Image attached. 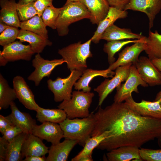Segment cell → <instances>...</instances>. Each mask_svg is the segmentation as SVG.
I'll return each instance as SVG.
<instances>
[{
  "label": "cell",
  "instance_id": "cell-1",
  "mask_svg": "<svg viewBox=\"0 0 161 161\" xmlns=\"http://www.w3.org/2000/svg\"><path fill=\"white\" fill-rule=\"evenodd\" d=\"M95 127L91 137L106 132L107 137L96 148L108 151L120 147L140 148L161 136V119L134 113L125 103L114 102L94 113Z\"/></svg>",
  "mask_w": 161,
  "mask_h": 161
},
{
  "label": "cell",
  "instance_id": "cell-2",
  "mask_svg": "<svg viewBox=\"0 0 161 161\" xmlns=\"http://www.w3.org/2000/svg\"><path fill=\"white\" fill-rule=\"evenodd\" d=\"M95 123L94 113L92 112L86 117L67 118L59 124L65 139L77 140L80 145L83 147L86 140L91 137Z\"/></svg>",
  "mask_w": 161,
  "mask_h": 161
},
{
  "label": "cell",
  "instance_id": "cell-3",
  "mask_svg": "<svg viewBox=\"0 0 161 161\" xmlns=\"http://www.w3.org/2000/svg\"><path fill=\"white\" fill-rule=\"evenodd\" d=\"M91 38L82 44L81 41L59 49L58 53L67 64L70 72L75 70L83 72L87 68L86 60L92 57L90 50Z\"/></svg>",
  "mask_w": 161,
  "mask_h": 161
},
{
  "label": "cell",
  "instance_id": "cell-4",
  "mask_svg": "<svg viewBox=\"0 0 161 161\" xmlns=\"http://www.w3.org/2000/svg\"><path fill=\"white\" fill-rule=\"evenodd\" d=\"M91 15L85 6L80 2L65 4L57 20L56 29L60 36L67 35L72 24L84 18L90 19Z\"/></svg>",
  "mask_w": 161,
  "mask_h": 161
},
{
  "label": "cell",
  "instance_id": "cell-5",
  "mask_svg": "<svg viewBox=\"0 0 161 161\" xmlns=\"http://www.w3.org/2000/svg\"><path fill=\"white\" fill-rule=\"evenodd\" d=\"M94 95L90 92L74 91L70 100L62 101L58 107L65 111L67 118L86 117L90 115L89 109Z\"/></svg>",
  "mask_w": 161,
  "mask_h": 161
},
{
  "label": "cell",
  "instance_id": "cell-6",
  "mask_svg": "<svg viewBox=\"0 0 161 161\" xmlns=\"http://www.w3.org/2000/svg\"><path fill=\"white\" fill-rule=\"evenodd\" d=\"M70 72L66 78L58 77L55 80L49 79L47 81L48 88L53 93L56 102L70 99L73 87L82 74V72L76 70Z\"/></svg>",
  "mask_w": 161,
  "mask_h": 161
},
{
  "label": "cell",
  "instance_id": "cell-7",
  "mask_svg": "<svg viewBox=\"0 0 161 161\" xmlns=\"http://www.w3.org/2000/svg\"><path fill=\"white\" fill-rule=\"evenodd\" d=\"M144 87L148 85L142 79L134 64L131 66L129 76L123 83H121L116 88V92L114 97V102H123L132 96V93H139L138 87Z\"/></svg>",
  "mask_w": 161,
  "mask_h": 161
},
{
  "label": "cell",
  "instance_id": "cell-8",
  "mask_svg": "<svg viewBox=\"0 0 161 161\" xmlns=\"http://www.w3.org/2000/svg\"><path fill=\"white\" fill-rule=\"evenodd\" d=\"M130 63L126 65L117 67L115 74L111 79H106L94 91L97 92L99 96L98 105L100 106L103 101L122 82H125L128 78L131 66Z\"/></svg>",
  "mask_w": 161,
  "mask_h": 161
},
{
  "label": "cell",
  "instance_id": "cell-9",
  "mask_svg": "<svg viewBox=\"0 0 161 161\" xmlns=\"http://www.w3.org/2000/svg\"><path fill=\"white\" fill-rule=\"evenodd\" d=\"M65 62L63 58L51 60L45 59L40 54H37L32 61L35 70L27 78L29 80L33 81L35 86H38L43 78L49 77L57 66Z\"/></svg>",
  "mask_w": 161,
  "mask_h": 161
},
{
  "label": "cell",
  "instance_id": "cell-10",
  "mask_svg": "<svg viewBox=\"0 0 161 161\" xmlns=\"http://www.w3.org/2000/svg\"><path fill=\"white\" fill-rule=\"evenodd\" d=\"M146 38L144 36L132 45L125 48L119 53L117 60L109 65L108 68L113 70L119 66L130 63L135 64L139 59L140 53L145 51Z\"/></svg>",
  "mask_w": 161,
  "mask_h": 161
},
{
  "label": "cell",
  "instance_id": "cell-11",
  "mask_svg": "<svg viewBox=\"0 0 161 161\" xmlns=\"http://www.w3.org/2000/svg\"><path fill=\"white\" fill-rule=\"evenodd\" d=\"M134 65L142 79L148 85L152 86L161 85V73L148 58L141 56Z\"/></svg>",
  "mask_w": 161,
  "mask_h": 161
},
{
  "label": "cell",
  "instance_id": "cell-12",
  "mask_svg": "<svg viewBox=\"0 0 161 161\" xmlns=\"http://www.w3.org/2000/svg\"><path fill=\"white\" fill-rule=\"evenodd\" d=\"M161 100L150 101L142 100L139 103L135 102L132 97L127 98L125 103L136 114L142 116L161 119Z\"/></svg>",
  "mask_w": 161,
  "mask_h": 161
},
{
  "label": "cell",
  "instance_id": "cell-13",
  "mask_svg": "<svg viewBox=\"0 0 161 161\" xmlns=\"http://www.w3.org/2000/svg\"><path fill=\"white\" fill-rule=\"evenodd\" d=\"M131 10L143 12L149 19L150 30L154 25L156 16L161 10V0H130L124 10Z\"/></svg>",
  "mask_w": 161,
  "mask_h": 161
},
{
  "label": "cell",
  "instance_id": "cell-14",
  "mask_svg": "<svg viewBox=\"0 0 161 161\" xmlns=\"http://www.w3.org/2000/svg\"><path fill=\"white\" fill-rule=\"evenodd\" d=\"M13 89L20 102L27 109L36 111L39 106L24 79L21 76H17L13 78Z\"/></svg>",
  "mask_w": 161,
  "mask_h": 161
},
{
  "label": "cell",
  "instance_id": "cell-15",
  "mask_svg": "<svg viewBox=\"0 0 161 161\" xmlns=\"http://www.w3.org/2000/svg\"><path fill=\"white\" fill-rule=\"evenodd\" d=\"M32 134L42 140L50 143L52 145L59 143L64 138L63 131L59 124L50 122H44L39 125L36 124L33 129Z\"/></svg>",
  "mask_w": 161,
  "mask_h": 161
},
{
  "label": "cell",
  "instance_id": "cell-16",
  "mask_svg": "<svg viewBox=\"0 0 161 161\" xmlns=\"http://www.w3.org/2000/svg\"><path fill=\"white\" fill-rule=\"evenodd\" d=\"M1 52L8 62L21 60L29 61L35 53L29 44L24 45L20 41H15L3 47Z\"/></svg>",
  "mask_w": 161,
  "mask_h": 161
},
{
  "label": "cell",
  "instance_id": "cell-17",
  "mask_svg": "<svg viewBox=\"0 0 161 161\" xmlns=\"http://www.w3.org/2000/svg\"><path fill=\"white\" fill-rule=\"evenodd\" d=\"M115 74V72L108 68L101 70L87 68L82 72L81 76L75 83L74 89L77 90L90 92L91 88L89 84L95 77L101 76L106 78H112Z\"/></svg>",
  "mask_w": 161,
  "mask_h": 161
},
{
  "label": "cell",
  "instance_id": "cell-18",
  "mask_svg": "<svg viewBox=\"0 0 161 161\" xmlns=\"http://www.w3.org/2000/svg\"><path fill=\"white\" fill-rule=\"evenodd\" d=\"M49 148L42 140L32 134H28L21 149L23 158L28 156H42L48 153Z\"/></svg>",
  "mask_w": 161,
  "mask_h": 161
},
{
  "label": "cell",
  "instance_id": "cell-19",
  "mask_svg": "<svg viewBox=\"0 0 161 161\" xmlns=\"http://www.w3.org/2000/svg\"><path fill=\"white\" fill-rule=\"evenodd\" d=\"M89 12L91 22L97 25L106 16L110 6L106 0H80Z\"/></svg>",
  "mask_w": 161,
  "mask_h": 161
},
{
  "label": "cell",
  "instance_id": "cell-20",
  "mask_svg": "<svg viewBox=\"0 0 161 161\" xmlns=\"http://www.w3.org/2000/svg\"><path fill=\"white\" fill-rule=\"evenodd\" d=\"M78 143L77 140L65 139L62 142L51 145L46 161H67L71 151Z\"/></svg>",
  "mask_w": 161,
  "mask_h": 161
},
{
  "label": "cell",
  "instance_id": "cell-21",
  "mask_svg": "<svg viewBox=\"0 0 161 161\" xmlns=\"http://www.w3.org/2000/svg\"><path fill=\"white\" fill-rule=\"evenodd\" d=\"M128 15L127 10H121L110 7L108 13L106 17L98 25L96 30L91 38L92 41L95 44L99 42L101 40L103 34L109 27L119 19L124 18Z\"/></svg>",
  "mask_w": 161,
  "mask_h": 161
},
{
  "label": "cell",
  "instance_id": "cell-22",
  "mask_svg": "<svg viewBox=\"0 0 161 161\" xmlns=\"http://www.w3.org/2000/svg\"><path fill=\"white\" fill-rule=\"evenodd\" d=\"M10 107L11 112L10 115L14 126L20 128L24 132L32 134L33 129L36 125L35 120L29 114L20 111L14 102Z\"/></svg>",
  "mask_w": 161,
  "mask_h": 161
},
{
  "label": "cell",
  "instance_id": "cell-23",
  "mask_svg": "<svg viewBox=\"0 0 161 161\" xmlns=\"http://www.w3.org/2000/svg\"><path fill=\"white\" fill-rule=\"evenodd\" d=\"M139 148L135 146H125L113 149L106 154L107 161H142Z\"/></svg>",
  "mask_w": 161,
  "mask_h": 161
},
{
  "label": "cell",
  "instance_id": "cell-24",
  "mask_svg": "<svg viewBox=\"0 0 161 161\" xmlns=\"http://www.w3.org/2000/svg\"><path fill=\"white\" fill-rule=\"evenodd\" d=\"M0 21L18 28L20 21L17 11V3L15 0H0Z\"/></svg>",
  "mask_w": 161,
  "mask_h": 161
},
{
  "label": "cell",
  "instance_id": "cell-25",
  "mask_svg": "<svg viewBox=\"0 0 161 161\" xmlns=\"http://www.w3.org/2000/svg\"><path fill=\"white\" fill-rule=\"evenodd\" d=\"M17 39L21 42L29 43L34 52L40 54L47 46H51L52 42L46 38L31 31L21 29Z\"/></svg>",
  "mask_w": 161,
  "mask_h": 161
},
{
  "label": "cell",
  "instance_id": "cell-26",
  "mask_svg": "<svg viewBox=\"0 0 161 161\" xmlns=\"http://www.w3.org/2000/svg\"><path fill=\"white\" fill-rule=\"evenodd\" d=\"M144 36L141 33H134L129 29L120 28L113 24L105 30L101 36V39L109 41L126 39H139Z\"/></svg>",
  "mask_w": 161,
  "mask_h": 161
},
{
  "label": "cell",
  "instance_id": "cell-27",
  "mask_svg": "<svg viewBox=\"0 0 161 161\" xmlns=\"http://www.w3.org/2000/svg\"><path fill=\"white\" fill-rule=\"evenodd\" d=\"M37 120L41 123L50 122L59 124L67 118L65 111L58 109H46L39 106L36 111Z\"/></svg>",
  "mask_w": 161,
  "mask_h": 161
},
{
  "label": "cell",
  "instance_id": "cell-28",
  "mask_svg": "<svg viewBox=\"0 0 161 161\" xmlns=\"http://www.w3.org/2000/svg\"><path fill=\"white\" fill-rule=\"evenodd\" d=\"M27 134L23 132L8 143L5 161H23L21 149Z\"/></svg>",
  "mask_w": 161,
  "mask_h": 161
},
{
  "label": "cell",
  "instance_id": "cell-29",
  "mask_svg": "<svg viewBox=\"0 0 161 161\" xmlns=\"http://www.w3.org/2000/svg\"><path fill=\"white\" fill-rule=\"evenodd\" d=\"M144 51L151 60L161 58V34L157 30L153 32L149 30L148 36L146 39Z\"/></svg>",
  "mask_w": 161,
  "mask_h": 161
},
{
  "label": "cell",
  "instance_id": "cell-30",
  "mask_svg": "<svg viewBox=\"0 0 161 161\" xmlns=\"http://www.w3.org/2000/svg\"><path fill=\"white\" fill-rule=\"evenodd\" d=\"M46 27L41 16L37 15L27 20L21 21L19 27L21 29L31 31L48 39Z\"/></svg>",
  "mask_w": 161,
  "mask_h": 161
},
{
  "label": "cell",
  "instance_id": "cell-31",
  "mask_svg": "<svg viewBox=\"0 0 161 161\" xmlns=\"http://www.w3.org/2000/svg\"><path fill=\"white\" fill-rule=\"evenodd\" d=\"M16 92L7 80L0 74V109H6L17 99Z\"/></svg>",
  "mask_w": 161,
  "mask_h": 161
},
{
  "label": "cell",
  "instance_id": "cell-32",
  "mask_svg": "<svg viewBox=\"0 0 161 161\" xmlns=\"http://www.w3.org/2000/svg\"><path fill=\"white\" fill-rule=\"evenodd\" d=\"M107 136V134L104 132L99 135L91 137L86 141L83 148L78 154L71 159L72 161H79L82 157L88 156L92 157L93 150L100 144Z\"/></svg>",
  "mask_w": 161,
  "mask_h": 161
},
{
  "label": "cell",
  "instance_id": "cell-33",
  "mask_svg": "<svg viewBox=\"0 0 161 161\" xmlns=\"http://www.w3.org/2000/svg\"><path fill=\"white\" fill-rule=\"evenodd\" d=\"M139 39L129 40L126 41L116 40L108 41L104 45L103 50L108 55V61L109 65L115 61V54L125 45L138 41Z\"/></svg>",
  "mask_w": 161,
  "mask_h": 161
},
{
  "label": "cell",
  "instance_id": "cell-34",
  "mask_svg": "<svg viewBox=\"0 0 161 161\" xmlns=\"http://www.w3.org/2000/svg\"><path fill=\"white\" fill-rule=\"evenodd\" d=\"M61 8H56L53 5L47 7L43 11L41 17L46 25L53 30L56 29V23Z\"/></svg>",
  "mask_w": 161,
  "mask_h": 161
},
{
  "label": "cell",
  "instance_id": "cell-35",
  "mask_svg": "<svg viewBox=\"0 0 161 161\" xmlns=\"http://www.w3.org/2000/svg\"><path fill=\"white\" fill-rule=\"evenodd\" d=\"M17 8L19 19L21 21L27 20L38 15L34 2L22 5L17 4Z\"/></svg>",
  "mask_w": 161,
  "mask_h": 161
},
{
  "label": "cell",
  "instance_id": "cell-36",
  "mask_svg": "<svg viewBox=\"0 0 161 161\" xmlns=\"http://www.w3.org/2000/svg\"><path fill=\"white\" fill-rule=\"evenodd\" d=\"M19 30L18 28L9 26L0 35V45L4 47L15 41Z\"/></svg>",
  "mask_w": 161,
  "mask_h": 161
},
{
  "label": "cell",
  "instance_id": "cell-37",
  "mask_svg": "<svg viewBox=\"0 0 161 161\" xmlns=\"http://www.w3.org/2000/svg\"><path fill=\"white\" fill-rule=\"evenodd\" d=\"M140 154L142 160L146 161H161V148L153 149L145 148L140 149Z\"/></svg>",
  "mask_w": 161,
  "mask_h": 161
},
{
  "label": "cell",
  "instance_id": "cell-38",
  "mask_svg": "<svg viewBox=\"0 0 161 161\" xmlns=\"http://www.w3.org/2000/svg\"><path fill=\"white\" fill-rule=\"evenodd\" d=\"M23 132L19 127L16 126H11L4 131L2 134L3 135L2 137L9 142Z\"/></svg>",
  "mask_w": 161,
  "mask_h": 161
},
{
  "label": "cell",
  "instance_id": "cell-39",
  "mask_svg": "<svg viewBox=\"0 0 161 161\" xmlns=\"http://www.w3.org/2000/svg\"><path fill=\"white\" fill-rule=\"evenodd\" d=\"M53 0H36L34 2V6L38 15L41 16L44 10L48 7L52 5Z\"/></svg>",
  "mask_w": 161,
  "mask_h": 161
},
{
  "label": "cell",
  "instance_id": "cell-40",
  "mask_svg": "<svg viewBox=\"0 0 161 161\" xmlns=\"http://www.w3.org/2000/svg\"><path fill=\"white\" fill-rule=\"evenodd\" d=\"M14 126L10 115L4 116L0 115V132L2 134L8 127Z\"/></svg>",
  "mask_w": 161,
  "mask_h": 161
},
{
  "label": "cell",
  "instance_id": "cell-41",
  "mask_svg": "<svg viewBox=\"0 0 161 161\" xmlns=\"http://www.w3.org/2000/svg\"><path fill=\"white\" fill-rule=\"evenodd\" d=\"M110 7L124 10L130 0H106Z\"/></svg>",
  "mask_w": 161,
  "mask_h": 161
},
{
  "label": "cell",
  "instance_id": "cell-42",
  "mask_svg": "<svg viewBox=\"0 0 161 161\" xmlns=\"http://www.w3.org/2000/svg\"><path fill=\"white\" fill-rule=\"evenodd\" d=\"M8 142L2 137H0V161H5L7 151V145Z\"/></svg>",
  "mask_w": 161,
  "mask_h": 161
},
{
  "label": "cell",
  "instance_id": "cell-43",
  "mask_svg": "<svg viewBox=\"0 0 161 161\" xmlns=\"http://www.w3.org/2000/svg\"><path fill=\"white\" fill-rule=\"evenodd\" d=\"M25 159L23 160L24 161H45L46 157L45 156H28L25 157Z\"/></svg>",
  "mask_w": 161,
  "mask_h": 161
},
{
  "label": "cell",
  "instance_id": "cell-44",
  "mask_svg": "<svg viewBox=\"0 0 161 161\" xmlns=\"http://www.w3.org/2000/svg\"><path fill=\"white\" fill-rule=\"evenodd\" d=\"M152 62L161 73V58H154L151 59Z\"/></svg>",
  "mask_w": 161,
  "mask_h": 161
},
{
  "label": "cell",
  "instance_id": "cell-45",
  "mask_svg": "<svg viewBox=\"0 0 161 161\" xmlns=\"http://www.w3.org/2000/svg\"><path fill=\"white\" fill-rule=\"evenodd\" d=\"M8 62V60L3 55L0 51V66H4Z\"/></svg>",
  "mask_w": 161,
  "mask_h": 161
},
{
  "label": "cell",
  "instance_id": "cell-46",
  "mask_svg": "<svg viewBox=\"0 0 161 161\" xmlns=\"http://www.w3.org/2000/svg\"><path fill=\"white\" fill-rule=\"evenodd\" d=\"M36 0H19L17 4L19 5H22L27 4L31 2H35Z\"/></svg>",
  "mask_w": 161,
  "mask_h": 161
},
{
  "label": "cell",
  "instance_id": "cell-47",
  "mask_svg": "<svg viewBox=\"0 0 161 161\" xmlns=\"http://www.w3.org/2000/svg\"><path fill=\"white\" fill-rule=\"evenodd\" d=\"M10 26L8 25L6 23L0 21V34L3 32L8 27Z\"/></svg>",
  "mask_w": 161,
  "mask_h": 161
},
{
  "label": "cell",
  "instance_id": "cell-48",
  "mask_svg": "<svg viewBox=\"0 0 161 161\" xmlns=\"http://www.w3.org/2000/svg\"><path fill=\"white\" fill-rule=\"evenodd\" d=\"M93 160L92 157L86 156L81 158L79 161H93Z\"/></svg>",
  "mask_w": 161,
  "mask_h": 161
},
{
  "label": "cell",
  "instance_id": "cell-49",
  "mask_svg": "<svg viewBox=\"0 0 161 161\" xmlns=\"http://www.w3.org/2000/svg\"><path fill=\"white\" fill-rule=\"evenodd\" d=\"M159 99H160L161 100L160 103L161 105V89L157 94L154 101H156Z\"/></svg>",
  "mask_w": 161,
  "mask_h": 161
},
{
  "label": "cell",
  "instance_id": "cell-50",
  "mask_svg": "<svg viewBox=\"0 0 161 161\" xmlns=\"http://www.w3.org/2000/svg\"><path fill=\"white\" fill-rule=\"evenodd\" d=\"M157 143L159 146L161 148V136L157 138Z\"/></svg>",
  "mask_w": 161,
  "mask_h": 161
},
{
  "label": "cell",
  "instance_id": "cell-51",
  "mask_svg": "<svg viewBox=\"0 0 161 161\" xmlns=\"http://www.w3.org/2000/svg\"><path fill=\"white\" fill-rule=\"evenodd\" d=\"M80 0H67L65 4H67L71 2H80Z\"/></svg>",
  "mask_w": 161,
  "mask_h": 161
}]
</instances>
